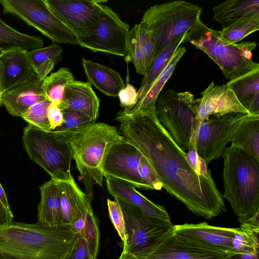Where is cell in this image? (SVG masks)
<instances>
[{
	"label": "cell",
	"mask_w": 259,
	"mask_h": 259,
	"mask_svg": "<svg viewBox=\"0 0 259 259\" xmlns=\"http://www.w3.org/2000/svg\"><path fill=\"white\" fill-rule=\"evenodd\" d=\"M122 137L148 159L162 188L194 214L208 220L226 211L212 177L195 171L182 150L159 122L155 107L130 117H116Z\"/></svg>",
	"instance_id": "obj_1"
},
{
	"label": "cell",
	"mask_w": 259,
	"mask_h": 259,
	"mask_svg": "<svg viewBox=\"0 0 259 259\" xmlns=\"http://www.w3.org/2000/svg\"><path fill=\"white\" fill-rule=\"evenodd\" d=\"M77 233L70 225L53 227L39 222L12 221L0 227V256L4 259H66Z\"/></svg>",
	"instance_id": "obj_2"
},
{
	"label": "cell",
	"mask_w": 259,
	"mask_h": 259,
	"mask_svg": "<svg viewBox=\"0 0 259 259\" xmlns=\"http://www.w3.org/2000/svg\"><path fill=\"white\" fill-rule=\"evenodd\" d=\"M65 142L76 163L85 193L92 200L95 184L102 187L103 167L113 145L122 138L115 126L104 122H94L66 131H52Z\"/></svg>",
	"instance_id": "obj_3"
},
{
	"label": "cell",
	"mask_w": 259,
	"mask_h": 259,
	"mask_svg": "<svg viewBox=\"0 0 259 259\" xmlns=\"http://www.w3.org/2000/svg\"><path fill=\"white\" fill-rule=\"evenodd\" d=\"M223 179L225 198L239 222L259 211V160L233 145L226 148Z\"/></svg>",
	"instance_id": "obj_4"
},
{
	"label": "cell",
	"mask_w": 259,
	"mask_h": 259,
	"mask_svg": "<svg viewBox=\"0 0 259 259\" xmlns=\"http://www.w3.org/2000/svg\"><path fill=\"white\" fill-rule=\"evenodd\" d=\"M185 42L205 53L218 65L225 77L230 80L259 69V64L252 59V52L257 43H227L221 38L219 31L208 27L200 19L186 33Z\"/></svg>",
	"instance_id": "obj_5"
},
{
	"label": "cell",
	"mask_w": 259,
	"mask_h": 259,
	"mask_svg": "<svg viewBox=\"0 0 259 259\" xmlns=\"http://www.w3.org/2000/svg\"><path fill=\"white\" fill-rule=\"evenodd\" d=\"M202 11L191 3L176 1L148 9L141 21L150 32L154 45V58L174 39L186 34L200 19Z\"/></svg>",
	"instance_id": "obj_6"
},
{
	"label": "cell",
	"mask_w": 259,
	"mask_h": 259,
	"mask_svg": "<svg viewBox=\"0 0 259 259\" xmlns=\"http://www.w3.org/2000/svg\"><path fill=\"white\" fill-rule=\"evenodd\" d=\"M194 99V95L189 92L178 93L166 89L161 92L155 104L159 122L184 151L194 149L201 122L190 105Z\"/></svg>",
	"instance_id": "obj_7"
},
{
	"label": "cell",
	"mask_w": 259,
	"mask_h": 259,
	"mask_svg": "<svg viewBox=\"0 0 259 259\" xmlns=\"http://www.w3.org/2000/svg\"><path fill=\"white\" fill-rule=\"evenodd\" d=\"M103 172L105 178L120 179L142 190H160L162 188L148 159L123 137L110 148Z\"/></svg>",
	"instance_id": "obj_8"
},
{
	"label": "cell",
	"mask_w": 259,
	"mask_h": 259,
	"mask_svg": "<svg viewBox=\"0 0 259 259\" xmlns=\"http://www.w3.org/2000/svg\"><path fill=\"white\" fill-rule=\"evenodd\" d=\"M22 143L30 159L56 181H66L71 174L72 157L67 144L53 131L46 132L28 124L23 130Z\"/></svg>",
	"instance_id": "obj_9"
},
{
	"label": "cell",
	"mask_w": 259,
	"mask_h": 259,
	"mask_svg": "<svg viewBox=\"0 0 259 259\" xmlns=\"http://www.w3.org/2000/svg\"><path fill=\"white\" fill-rule=\"evenodd\" d=\"M4 14H11L37 29L52 42L78 45L74 32L48 8L44 0H0Z\"/></svg>",
	"instance_id": "obj_10"
},
{
	"label": "cell",
	"mask_w": 259,
	"mask_h": 259,
	"mask_svg": "<svg viewBox=\"0 0 259 259\" xmlns=\"http://www.w3.org/2000/svg\"><path fill=\"white\" fill-rule=\"evenodd\" d=\"M129 31V24L111 8L102 4L96 23L77 36L78 45L96 53L125 57Z\"/></svg>",
	"instance_id": "obj_11"
},
{
	"label": "cell",
	"mask_w": 259,
	"mask_h": 259,
	"mask_svg": "<svg viewBox=\"0 0 259 259\" xmlns=\"http://www.w3.org/2000/svg\"><path fill=\"white\" fill-rule=\"evenodd\" d=\"M113 198L121 207L125 223L127 246L123 250L137 254L173 232L174 225L171 223L146 217L123 198Z\"/></svg>",
	"instance_id": "obj_12"
},
{
	"label": "cell",
	"mask_w": 259,
	"mask_h": 259,
	"mask_svg": "<svg viewBox=\"0 0 259 259\" xmlns=\"http://www.w3.org/2000/svg\"><path fill=\"white\" fill-rule=\"evenodd\" d=\"M249 114L231 113L210 116L201 121L194 142V149L206 164L224 153L238 123Z\"/></svg>",
	"instance_id": "obj_13"
},
{
	"label": "cell",
	"mask_w": 259,
	"mask_h": 259,
	"mask_svg": "<svg viewBox=\"0 0 259 259\" xmlns=\"http://www.w3.org/2000/svg\"><path fill=\"white\" fill-rule=\"evenodd\" d=\"M239 228L213 226L206 222L174 225L173 233L187 241L212 252L231 254Z\"/></svg>",
	"instance_id": "obj_14"
},
{
	"label": "cell",
	"mask_w": 259,
	"mask_h": 259,
	"mask_svg": "<svg viewBox=\"0 0 259 259\" xmlns=\"http://www.w3.org/2000/svg\"><path fill=\"white\" fill-rule=\"evenodd\" d=\"M50 10L70 28L77 37L97 21L101 5L106 1L44 0Z\"/></svg>",
	"instance_id": "obj_15"
},
{
	"label": "cell",
	"mask_w": 259,
	"mask_h": 259,
	"mask_svg": "<svg viewBox=\"0 0 259 259\" xmlns=\"http://www.w3.org/2000/svg\"><path fill=\"white\" fill-rule=\"evenodd\" d=\"M229 254L204 249L172 232L135 255L141 259H227Z\"/></svg>",
	"instance_id": "obj_16"
},
{
	"label": "cell",
	"mask_w": 259,
	"mask_h": 259,
	"mask_svg": "<svg viewBox=\"0 0 259 259\" xmlns=\"http://www.w3.org/2000/svg\"><path fill=\"white\" fill-rule=\"evenodd\" d=\"M201 95V98L194 99L190 103L200 122L212 115L221 116L231 113L250 114L226 84L217 85L212 81Z\"/></svg>",
	"instance_id": "obj_17"
},
{
	"label": "cell",
	"mask_w": 259,
	"mask_h": 259,
	"mask_svg": "<svg viewBox=\"0 0 259 259\" xmlns=\"http://www.w3.org/2000/svg\"><path fill=\"white\" fill-rule=\"evenodd\" d=\"M126 52V61L132 63L136 72L144 76L154 59V45L150 32L141 23L130 29Z\"/></svg>",
	"instance_id": "obj_18"
},
{
	"label": "cell",
	"mask_w": 259,
	"mask_h": 259,
	"mask_svg": "<svg viewBox=\"0 0 259 259\" xmlns=\"http://www.w3.org/2000/svg\"><path fill=\"white\" fill-rule=\"evenodd\" d=\"M42 83L35 73L28 80L4 92L2 105L10 114L22 117L30 106L47 99Z\"/></svg>",
	"instance_id": "obj_19"
},
{
	"label": "cell",
	"mask_w": 259,
	"mask_h": 259,
	"mask_svg": "<svg viewBox=\"0 0 259 259\" xmlns=\"http://www.w3.org/2000/svg\"><path fill=\"white\" fill-rule=\"evenodd\" d=\"M0 64L3 93L28 80L36 73L27 50L14 49L1 52Z\"/></svg>",
	"instance_id": "obj_20"
},
{
	"label": "cell",
	"mask_w": 259,
	"mask_h": 259,
	"mask_svg": "<svg viewBox=\"0 0 259 259\" xmlns=\"http://www.w3.org/2000/svg\"><path fill=\"white\" fill-rule=\"evenodd\" d=\"M105 179L107 189L113 197L123 198L139 208L146 217L171 223L170 217L163 206L151 201L132 184L116 178L108 177Z\"/></svg>",
	"instance_id": "obj_21"
},
{
	"label": "cell",
	"mask_w": 259,
	"mask_h": 259,
	"mask_svg": "<svg viewBox=\"0 0 259 259\" xmlns=\"http://www.w3.org/2000/svg\"><path fill=\"white\" fill-rule=\"evenodd\" d=\"M58 106L61 110L70 109L80 112L95 122L99 116L100 99L89 82L75 79L66 88L63 100Z\"/></svg>",
	"instance_id": "obj_22"
},
{
	"label": "cell",
	"mask_w": 259,
	"mask_h": 259,
	"mask_svg": "<svg viewBox=\"0 0 259 259\" xmlns=\"http://www.w3.org/2000/svg\"><path fill=\"white\" fill-rule=\"evenodd\" d=\"M60 190L63 224L72 225L87 210L92 199L76 184L72 177L66 181H56Z\"/></svg>",
	"instance_id": "obj_23"
},
{
	"label": "cell",
	"mask_w": 259,
	"mask_h": 259,
	"mask_svg": "<svg viewBox=\"0 0 259 259\" xmlns=\"http://www.w3.org/2000/svg\"><path fill=\"white\" fill-rule=\"evenodd\" d=\"M186 51L185 48L178 47L166 66L154 80L144 95L136 101L132 106L119 111L116 116L130 117L143 110L154 108L157 99L165 84L171 76L177 63Z\"/></svg>",
	"instance_id": "obj_24"
},
{
	"label": "cell",
	"mask_w": 259,
	"mask_h": 259,
	"mask_svg": "<svg viewBox=\"0 0 259 259\" xmlns=\"http://www.w3.org/2000/svg\"><path fill=\"white\" fill-rule=\"evenodd\" d=\"M88 82L107 96L117 97L125 83L120 74L104 65L82 58Z\"/></svg>",
	"instance_id": "obj_25"
},
{
	"label": "cell",
	"mask_w": 259,
	"mask_h": 259,
	"mask_svg": "<svg viewBox=\"0 0 259 259\" xmlns=\"http://www.w3.org/2000/svg\"><path fill=\"white\" fill-rule=\"evenodd\" d=\"M39 189L41 200L37 206L38 222L53 227L65 225L60 192L57 181L51 178Z\"/></svg>",
	"instance_id": "obj_26"
},
{
	"label": "cell",
	"mask_w": 259,
	"mask_h": 259,
	"mask_svg": "<svg viewBox=\"0 0 259 259\" xmlns=\"http://www.w3.org/2000/svg\"><path fill=\"white\" fill-rule=\"evenodd\" d=\"M226 85L250 114L259 115V69L230 80Z\"/></svg>",
	"instance_id": "obj_27"
},
{
	"label": "cell",
	"mask_w": 259,
	"mask_h": 259,
	"mask_svg": "<svg viewBox=\"0 0 259 259\" xmlns=\"http://www.w3.org/2000/svg\"><path fill=\"white\" fill-rule=\"evenodd\" d=\"M230 142L259 160V115L248 114L243 118L236 126Z\"/></svg>",
	"instance_id": "obj_28"
},
{
	"label": "cell",
	"mask_w": 259,
	"mask_h": 259,
	"mask_svg": "<svg viewBox=\"0 0 259 259\" xmlns=\"http://www.w3.org/2000/svg\"><path fill=\"white\" fill-rule=\"evenodd\" d=\"M214 19L227 28L246 16L259 14L258 0H228L212 8Z\"/></svg>",
	"instance_id": "obj_29"
},
{
	"label": "cell",
	"mask_w": 259,
	"mask_h": 259,
	"mask_svg": "<svg viewBox=\"0 0 259 259\" xmlns=\"http://www.w3.org/2000/svg\"><path fill=\"white\" fill-rule=\"evenodd\" d=\"M258 212L248 220L239 222L240 227L233 239L231 254L259 251Z\"/></svg>",
	"instance_id": "obj_30"
},
{
	"label": "cell",
	"mask_w": 259,
	"mask_h": 259,
	"mask_svg": "<svg viewBox=\"0 0 259 259\" xmlns=\"http://www.w3.org/2000/svg\"><path fill=\"white\" fill-rule=\"evenodd\" d=\"M43 46L44 41L41 37L20 32L0 19L1 52L14 49L29 51L42 48Z\"/></svg>",
	"instance_id": "obj_31"
},
{
	"label": "cell",
	"mask_w": 259,
	"mask_h": 259,
	"mask_svg": "<svg viewBox=\"0 0 259 259\" xmlns=\"http://www.w3.org/2000/svg\"><path fill=\"white\" fill-rule=\"evenodd\" d=\"M186 34L172 41L154 58L143 77L141 87L137 91L136 101L141 99L147 92L154 80L166 66L177 49L184 42Z\"/></svg>",
	"instance_id": "obj_32"
},
{
	"label": "cell",
	"mask_w": 259,
	"mask_h": 259,
	"mask_svg": "<svg viewBox=\"0 0 259 259\" xmlns=\"http://www.w3.org/2000/svg\"><path fill=\"white\" fill-rule=\"evenodd\" d=\"M63 49L53 42L50 46L28 51L31 64L38 77L44 80L55 65L62 59Z\"/></svg>",
	"instance_id": "obj_33"
},
{
	"label": "cell",
	"mask_w": 259,
	"mask_h": 259,
	"mask_svg": "<svg viewBox=\"0 0 259 259\" xmlns=\"http://www.w3.org/2000/svg\"><path fill=\"white\" fill-rule=\"evenodd\" d=\"M74 80L68 68H60L43 80L42 89L46 98L51 102L60 105L63 100L66 88Z\"/></svg>",
	"instance_id": "obj_34"
},
{
	"label": "cell",
	"mask_w": 259,
	"mask_h": 259,
	"mask_svg": "<svg viewBox=\"0 0 259 259\" xmlns=\"http://www.w3.org/2000/svg\"><path fill=\"white\" fill-rule=\"evenodd\" d=\"M259 29V14L246 16L230 26L219 31L221 38L229 44H236Z\"/></svg>",
	"instance_id": "obj_35"
},
{
	"label": "cell",
	"mask_w": 259,
	"mask_h": 259,
	"mask_svg": "<svg viewBox=\"0 0 259 259\" xmlns=\"http://www.w3.org/2000/svg\"><path fill=\"white\" fill-rule=\"evenodd\" d=\"M83 238L87 245L90 259H97L100 246L99 221L94 213L91 204L87 211Z\"/></svg>",
	"instance_id": "obj_36"
},
{
	"label": "cell",
	"mask_w": 259,
	"mask_h": 259,
	"mask_svg": "<svg viewBox=\"0 0 259 259\" xmlns=\"http://www.w3.org/2000/svg\"><path fill=\"white\" fill-rule=\"evenodd\" d=\"M51 102L46 99L30 106L22 118L28 124L41 130L50 132L51 126L47 117V109Z\"/></svg>",
	"instance_id": "obj_37"
},
{
	"label": "cell",
	"mask_w": 259,
	"mask_h": 259,
	"mask_svg": "<svg viewBox=\"0 0 259 259\" xmlns=\"http://www.w3.org/2000/svg\"><path fill=\"white\" fill-rule=\"evenodd\" d=\"M107 206L110 220L117 231L122 244L123 250L127 246V236L125 223L121 207L118 202L114 200L107 199Z\"/></svg>",
	"instance_id": "obj_38"
},
{
	"label": "cell",
	"mask_w": 259,
	"mask_h": 259,
	"mask_svg": "<svg viewBox=\"0 0 259 259\" xmlns=\"http://www.w3.org/2000/svg\"><path fill=\"white\" fill-rule=\"evenodd\" d=\"M63 121L56 131H66L77 128L82 126L94 123L87 115L80 112L66 109L62 110Z\"/></svg>",
	"instance_id": "obj_39"
},
{
	"label": "cell",
	"mask_w": 259,
	"mask_h": 259,
	"mask_svg": "<svg viewBox=\"0 0 259 259\" xmlns=\"http://www.w3.org/2000/svg\"><path fill=\"white\" fill-rule=\"evenodd\" d=\"M117 97L120 101V105L125 109L135 103L137 97V91L133 85L127 83L119 92Z\"/></svg>",
	"instance_id": "obj_40"
},
{
	"label": "cell",
	"mask_w": 259,
	"mask_h": 259,
	"mask_svg": "<svg viewBox=\"0 0 259 259\" xmlns=\"http://www.w3.org/2000/svg\"><path fill=\"white\" fill-rule=\"evenodd\" d=\"M66 259H90L84 239L77 234L74 247Z\"/></svg>",
	"instance_id": "obj_41"
},
{
	"label": "cell",
	"mask_w": 259,
	"mask_h": 259,
	"mask_svg": "<svg viewBox=\"0 0 259 259\" xmlns=\"http://www.w3.org/2000/svg\"><path fill=\"white\" fill-rule=\"evenodd\" d=\"M47 117L52 131L56 130L63 123L62 111L57 105L51 102L48 107Z\"/></svg>",
	"instance_id": "obj_42"
},
{
	"label": "cell",
	"mask_w": 259,
	"mask_h": 259,
	"mask_svg": "<svg viewBox=\"0 0 259 259\" xmlns=\"http://www.w3.org/2000/svg\"><path fill=\"white\" fill-rule=\"evenodd\" d=\"M187 160L192 168L199 173L200 157L194 149H190L186 153Z\"/></svg>",
	"instance_id": "obj_43"
},
{
	"label": "cell",
	"mask_w": 259,
	"mask_h": 259,
	"mask_svg": "<svg viewBox=\"0 0 259 259\" xmlns=\"http://www.w3.org/2000/svg\"><path fill=\"white\" fill-rule=\"evenodd\" d=\"M13 217L12 211L7 209L0 201V227L9 224Z\"/></svg>",
	"instance_id": "obj_44"
},
{
	"label": "cell",
	"mask_w": 259,
	"mask_h": 259,
	"mask_svg": "<svg viewBox=\"0 0 259 259\" xmlns=\"http://www.w3.org/2000/svg\"><path fill=\"white\" fill-rule=\"evenodd\" d=\"M87 211V210L82 214L79 219L71 225V227L77 234L80 235L83 238H84V236Z\"/></svg>",
	"instance_id": "obj_45"
},
{
	"label": "cell",
	"mask_w": 259,
	"mask_h": 259,
	"mask_svg": "<svg viewBox=\"0 0 259 259\" xmlns=\"http://www.w3.org/2000/svg\"><path fill=\"white\" fill-rule=\"evenodd\" d=\"M227 259H259V251L254 253H231Z\"/></svg>",
	"instance_id": "obj_46"
},
{
	"label": "cell",
	"mask_w": 259,
	"mask_h": 259,
	"mask_svg": "<svg viewBox=\"0 0 259 259\" xmlns=\"http://www.w3.org/2000/svg\"><path fill=\"white\" fill-rule=\"evenodd\" d=\"M0 201L5 207L9 210H11L9 204L7 195L5 191L0 183Z\"/></svg>",
	"instance_id": "obj_47"
},
{
	"label": "cell",
	"mask_w": 259,
	"mask_h": 259,
	"mask_svg": "<svg viewBox=\"0 0 259 259\" xmlns=\"http://www.w3.org/2000/svg\"><path fill=\"white\" fill-rule=\"evenodd\" d=\"M118 259H141L133 253L127 250H122V252Z\"/></svg>",
	"instance_id": "obj_48"
},
{
	"label": "cell",
	"mask_w": 259,
	"mask_h": 259,
	"mask_svg": "<svg viewBox=\"0 0 259 259\" xmlns=\"http://www.w3.org/2000/svg\"><path fill=\"white\" fill-rule=\"evenodd\" d=\"M3 82H2V76L1 71V67L0 64V106L2 105V97L3 95Z\"/></svg>",
	"instance_id": "obj_49"
},
{
	"label": "cell",
	"mask_w": 259,
	"mask_h": 259,
	"mask_svg": "<svg viewBox=\"0 0 259 259\" xmlns=\"http://www.w3.org/2000/svg\"><path fill=\"white\" fill-rule=\"evenodd\" d=\"M0 259H4V258H2L1 256H0Z\"/></svg>",
	"instance_id": "obj_50"
}]
</instances>
